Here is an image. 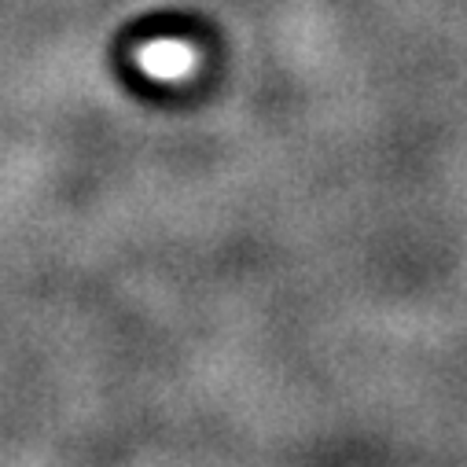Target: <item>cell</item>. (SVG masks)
<instances>
[{
    "label": "cell",
    "mask_w": 467,
    "mask_h": 467,
    "mask_svg": "<svg viewBox=\"0 0 467 467\" xmlns=\"http://www.w3.org/2000/svg\"><path fill=\"white\" fill-rule=\"evenodd\" d=\"M137 67L155 81H184L195 74L199 52L181 37H155L137 48Z\"/></svg>",
    "instance_id": "cell-1"
}]
</instances>
